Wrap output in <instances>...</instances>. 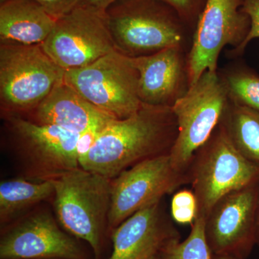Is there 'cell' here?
<instances>
[{"mask_svg":"<svg viewBox=\"0 0 259 259\" xmlns=\"http://www.w3.org/2000/svg\"><path fill=\"white\" fill-rule=\"evenodd\" d=\"M177 134L171 107L142 103L134 115L113 119L104 127L80 155L79 166L112 180L145 160L170 154Z\"/></svg>","mask_w":259,"mask_h":259,"instance_id":"cell-1","label":"cell"},{"mask_svg":"<svg viewBox=\"0 0 259 259\" xmlns=\"http://www.w3.org/2000/svg\"><path fill=\"white\" fill-rule=\"evenodd\" d=\"M105 15L115 49L129 57L170 47L190 51L194 30L161 0H118Z\"/></svg>","mask_w":259,"mask_h":259,"instance_id":"cell-2","label":"cell"},{"mask_svg":"<svg viewBox=\"0 0 259 259\" xmlns=\"http://www.w3.org/2000/svg\"><path fill=\"white\" fill-rule=\"evenodd\" d=\"M197 218L205 220L220 199L259 180V164L244 157L221 125L194 153L188 170Z\"/></svg>","mask_w":259,"mask_h":259,"instance_id":"cell-3","label":"cell"},{"mask_svg":"<svg viewBox=\"0 0 259 259\" xmlns=\"http://www.w3.org/2000/svg\"><path fill=\"white\" fill-rule=\"evenodd\" d=\"M54 181V208L61 226L99 254L108 221L112 180L81 167Z\"/></svg>","mask_w":259,"mask_h":259,"instance_id":"cell-4","label":"cell"},{"mask_svg":"<svg viewBox=\"0 0 259 259\" xmlns=\"http://www.w3.org/2000/svg\"><path fill=\"white\" fill-rule=\"evenodd\" d=\"M64 74L40 45L1 42L0 97L8 112L33 110Z\"/></svg>","mask_w":259,"mask_h":259,"instance_id":"cell-5","label":"cell"},{"mask_svg":"<svg viewBox=\"0 0 259 259\" xmlns=\"http://www.w3.org/2000/svg\"><path fill=\"white\" fill-rule=\"evenodd\" d=\"M64 80L90 103L116 119L134 115L142 104L139 71L132 58L117 49L93 64L65 71Z\"/></svg>","mask_w":259,"mask_h":259,"instance_id":"cell-6","label":"cell"},{"mask_svg":"<svg viewBox=\"0 0 259 259\" xmlns=\"http://www.w3.org/2000/svg\"><path fill=\"white\" fill-rule=\"evenodd\" d=\"M228 102L218 71H206L171 107L178 125L169 154L175 168L188 172L194 153L219 125Z\"/></svg>","mask_w":259,"mask_h":259,"instance_id":"cell-7","label":"cell"},{"mask_svg":"<svg viewBox=\"0 0 259 259\" xmlns=\"http://www.w3.org/2000/svg\"><path fill=\"white\" fill-rule=\"evenodd\" d=\"M9 120L15 147L29 180H54L79 167L81 135L17 116H12Z\"/></svg>","mask_w":259,"mask_h":259,"instance_id":"cell-8","label":"cell"},{"mask_svg":"<svg viewBox=\"0 0 259 259\" xmlns=\"http://www.w3.org/2000/svg\"><path fill=\"white\" fill-rule=\"evenodd\" d=\"M42 49L61 69H79L111 51L115 44L105 12L79 5L56 20Z\"/></svg>","mask_w":259,"mask_h":259,"instance_id":"cell-9","label":"cell"},{"mask_svg":"<svg viewBox=\"0 0 259 259\" xmlns=\"http://www.w3.org/2000/svg\"><path fill=\"white\" fill-rule=\"evenodd\" d=\"M185 185H190L188 172L175 168L169 154L134 165L112 180L107 225L115 229L135 213Z\"/></svg>","mask_w":259,"mask_h":259,"instance_id":"cell-10","label":"cell"},{"mask_svg":"<svg viewBox=\"0 0 259 259\" xmlns=\"http://www.w3.org/2000/svg\"><path fill=\"white\" fill-rule=\"evenodd\" d=\"M242 5L243 0H207L187 54L191 86L206 71H218L220 54L226 46L235 49L244 41L250 20Z\"/></svg>","mask_w":259,"mask_h":259,"instance_id":"cell-11","label":"cell"},{"mask_svg":"<svg viewBox=\"0 0 259 259\" xmlns=\"http://www.w3.org/2000/svg\"><path fill=\"white\" fill-rule=\"evenodd\" d=\"M259 180L227 194L204 220L206 238L213 255L245 259L255 242Z\"/></svg>","mask_w":259,"mask_h":259,"instance_id":"cell-12","label":"cell"},{"mask_svg":"<svg viewBox=\"0 0 259 259\" xmlns=\"http://www.w3.org/2000/svg\"><path fill=\"white\" fill-rule=\"evenodd\" d=\"M1 259H81L74 239L61 231L49 213L32 214L5 233L0 241Z\"/></svg>","mask_w":259,"mask_h":259,"instance_id":"cell-13","label":"cell"},{"mask_svg":"<svg viewBox=\"0 0 259 259\" xmlns=\"http://www.w3.org/2000/svg\"><path fill=\"white\" fill-rule=\"evenodd\" d=\"M161 201L139 210L114 229L110 259H151L181 236Z\"/></svg>","mask_w":259,"mask_h":259,"instance_id":"cell-14","label":"cell"},{"mask_svg":"<svg viewBox=\"0 0 259 259\" xmlns=\"http://www.w3.org/2000/svg\"><path fill=\"white\" fill-rule=\"evenodd\" d=\"M181 47H170L132 58L139 71V94L142 103L172 107L191 87L187 54Z\"/></svg>","mask_w":259,"mask_h":259,"instance_id":"cell-15","label":"cell"},{"mask_svg":"<svg viewBox=\"0 0 259 259\" xmlns=\"http://www.w3.org/2000/svg\"><path fill=\"white\" fill-rule=\"evenodd\" d=\"M33 115L32 122L58 126L80 135L104 127L116 119L90 103L64 80L34 109Z\"/></svg>","mask_w":259,"mask_h":259,"instance_id":"cell-16","label":"cell"},{"mask_svg":"<svg viewBox=\"0 0 259 259\" xmlns=\"http://www.w3.org/2000/svg\"><path fill=\"white\" fill-rule=\"evenodd\" d=\"M55 23L34 0H7L0 4L1 42L41 45Z\"/></svg>","mask_w":259,"mask_h":259,"instance_id":"cell-17","label":"cell"},{"mask_svg":"<svg viewBox=\"0 0 259 259\" xmlns=\"http://www.w3.org/2000/svg\"><path fill=\"white\" fill-rule=\"evenodd\" d=\"M220 125L244 157L259 164V112L229 101Z\"/></svg>","mask_w":259,"mask_h":259,"instance_id":"cell-18","label":"cell"},{"mask_svg":"<svg viewBox=\"0 0 259 259\" xmlns=\"http://www.w3.org/2000/svg\"><path fill=\"white\" fill-rule=\"evenodd\" d=\"M54 181L44 182L15 179L0 184V220L9 221L30 206L54 196Z\"/></svg>","mask_w":259,"mask_h":259,"instance_id":"cell-19","label":"cell"},{"mask_svg":"<svg viewBox=\"0 0 259 259\" xmlns=\"http://www.w3.org/2000/svg\"><path fill=\"white\" fill-rule=\"evenodd\" d=\"M230 102L259 112V76L245 65H228L218 70Z\"/></svg>","mask_w":259,"mask_h":259,"instance_id":"cell-20","label":"cell"},{"mask_svg":"<svg viewBox=\"0 0 259 259\" xmlns=\"http://www.w3.org/2000/svg\"><path fill=\"white\" fill-rule=\"evenodd\" d=\"M159 256L161 259H213L204 231V220L196 218L185 241L168 245Z\"/></svg>","mask_w":259,"mask_h":259,"instance_id":"cell-21","label":"cell"},{"mask_svg":"<svg viewBox=\"0 0 259 259\" xmlns=\"http://www.w3.org/2000/svg\"><path fill=\"white\" fill-rule=\"evenodd\" d=\"M197 203L192 190H181L174 194L171 202L172 219L180 224L192 225L197 218Z\"/></svg>","mask_w":259,"mask_h":259,"instance_id":"cell-22","label":"cell"},{"mask_svg":"<svg viewBox=\"0 0 259 259\" xmlns=\"http://www.w3.org/2000/svg\"><path fill=\"white\" fill-rule=\"evenodd\" d=\"M173 8L192 30L195 28L199 15L207 0H161Z\"/></svg>","mask_w":259,"mask_h":259,"instance_id":"cell-23","label":"cell"},{"mask_svg":"<svg viewBox=\"0 0 259 259\" xmlns=\"http://www.w3.org/2000/svg\"><path fill=\"white\" fill-rule=\"evenodd\" d=\"M241 9L249 17L250 28L243 44L230 51L229 55L233 58L243 54L245 48L253 39L259 38V0H243Z\"/></svg>","mask_w":259,"mask_h":259,"instance_id":"cell-24","label":"cell"},{"mask_svg":"<svg viewBox=\"0 0 259 259\" xmlns=\"http://www.w3.org/2000/svg\"><path fill=\"white\" fill-rule=\"evenodd\" d=\"M55 20L70 13L81 5L82 0H34Z\"/></svg>","mask_w":259,"mask_h":259,"instance_id":"cell-25","label":"cell"},{"mask_svg":"<svg viewBox=\"0 0 259 259\" xmlns=\"http://www.w3.org/2000/svg\"><path fill=\"white\" fill-rule=\"evenodd\" d=\"M117 1L118 0H82L80 5H85L99 11L105 12L110 5Z\"/></svg>","mask_w":259,"mask_h":259,"instance_id":"cell-26","label":"cell"},{"mask_svg":"<svg viewBox=\"0 0 259 259\" xmlns=\"http://www.w3.org/2000/svg\"><path fill=\"white\" fill-rule=\"evenodd\" d=\"M255 242L259 246V192L257 202L256 217H255Z\"/></svg>","mask_w":259,"mask_h":259,"instance_id":"cell-27","label":"cell"},{"mask_svg":"<svg viewBox=\"0 0 259 259\" xmlns=\"http://www.w3.org/2000/svg\"><path fill=\"white\" fill-rule=\"evenodd\" d=\"M213 259H238L230 255H213Z\"/></svg>","mask_w":259,"mask_h":259,"instance_id":"cell-28","label":"cell"},{"mask_svg":"<svg viewBox=\"0 0 259 259\" xmlns=\"http://www.w3.org/2000/svg\"><path fill=\"white\" fill-rule=\"evenodd\" d=\"M151 259H161V258H160L159 255H157V256L153 257V258H151Z\"/></svg>","mask_w":259,"mask_h":259,"instance_id":"cell-29","label":"cell"},{"mask_svg":"<svg viewBox=\"0 0 259 259\" xmlns=\"http://www.w3.org/2000/svg\"><path fill=\"white\" fill-rule=\"evenodd\" d=\"M5 1H7V0H0V4H2V3H5Z\"/></svg>","mask_w":259,"mask_h":259,"instance_id":"cell-30","label":"cell"}]
</instances>
